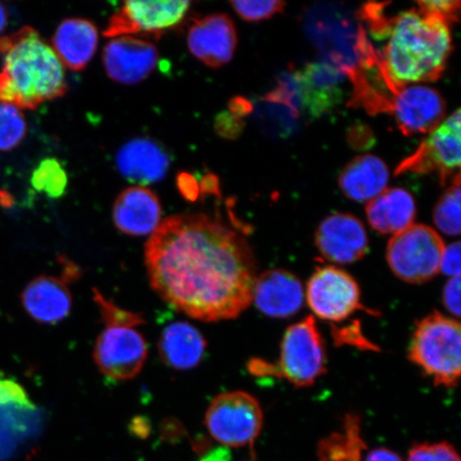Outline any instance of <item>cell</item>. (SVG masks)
I'll use <instances>...</instances> for the list:
<instances>
[{
  "label": "cell",
  "instance_id": "obj_18",
  "mask_svg": "<svg viewBox=\"0 0 461 461\" xmlns=\"http://www.w3.org/2000/svg\"><path fill=\"white\" fill-rule=\"evenodd\" d=\"M66 278L54 276H39L29 284L22 294V303L26 312L34 321L46 325H55L66 320L72 309V295L68 284L77 270L73 265L67 267Z\"/></svg>",
  "mask_w": 461,
  "mask_h": 461
},
{
  "label": "cell",
  "instance_id": "obj_40",
  "mask_svg": "<svg viewBox=\"0 0 461 461\" xmlns=\"http://www.w3.org/2000/svg\"><path fill=\"white\" fill-rule=\"evenodd\" d=\"M366 461H402L400 455L389 448L379 447L368 453Z\"/></svg>",
  "mask_w": 461,
  "mask_h": 461
},
{
  "label": "cell",
  "instance_id": "obj_36",
  "mask_svg": "<svg viewBox=\"0 0 461 461\" xmlns=\"http://www.w3.org/2000/svg\"><path fill=\"white\" fill-rule=\"evenodd\" d=\"M443 304L455 317L460 316V276L449 278L443 290Z\"/></svg>",
  "mask_w": 461,
  "mask_h": 461
},
{
  "label": "cell",
  "instance_id": "obj_5",
  "mask_svg": "<svg viewBox=\"0 0 461 461\" xmlns=\"http://www.w3.org/2000/svg\"><path fill=\"white\" fill-rule=\"evenodd\" d=\"M408 354L436 385L456 387L461 371L459 321L437 311L424 317L412 333Z\"/></svg>",
  "mask_w": 461,
  "mask_h": 461
},
{
  "label": "cell",
  "instance_id": "obj_41",
  "mask_svg": "<svg viewBox=\"0 0 461 461\" xmlns=\"http://www.w3.org/2000/svg\"><path fill=\"white\" fill-rule=\"evenodd\" d=\"M230 113L241 118L252 111V105L244 97L239 96L230 102Z\"/></svg>",
  "mask_w": 461,
  "mask_h": 461
},
{
  "label": "cell",
  "instance_id": "obj_31",
  "mask_svg": "<svg viewBox=\"0 0 461 461\" xmlns=\"http://www.w3.org/2000/svg\"><path fill=\"white\" fill-rule=\"evenodd\" d=\"M235 13L248 22H258L270 19L284 10L285 3L278 0L272 2H232Z\"/></svg>",
  "mask_w": 461,
  "mask_h": 461
},
{
  "label": "cell",
  "instance_id": "obj_45",
  "mask_svg": "<svg viewBox=\"0 0 461 461\" xmlns=\"http://www.w3.org/2000/svg\"><path fill=\"white\" fill-rule=\"evenodd\" d=\"M353 461H360V459L359 458H356Z\"/></svg>",
  "mask_w": 461,
  "mask_h": 461
},
{
  "label": "cell",
  "instance_id": "obj_19",
  "mask_svg": "<svg viewBox=\"0 0 461 461\" xmlns=\"http://www.w3.org/2000/svg\"><path fill=\"white\" fill-rule=\"evenodd\" d=\"M304 290L302 281L285 269H270L257 276L252 302L267 316L287 319L302 310Z\"/></svg>",
  "mask_w": 461,
  "mask_h": 461
},
{
  "label": "cell",
  "instance_id": "obj_16",
  "mask_svg": "<svg viewBox=\"0 0 461 461\" xmlns=\"http://www.w3.org/2000/svg\"><path fill=\"white\" fill-rule=\"evenodd\" d=\"M158 50L151 42L131 36L112 40L103 53L104 68L113 82L137 85L149 77L158 62Z\"/></svg>",
  "mask_w": 461,
  "mask_h": 461
},
{
  "label": "cell",
  "instance_id": "obj_12",
  "mask_svg": "<svg viewBox=\"0 0 461 461\" xmlns=\"http://www.w3.org/2000/svg\"><path fill=\"white\" fill-rule=\"evenodd\" d=\"M190 5V2H126L112 16L104 36L113 39L128 34L159 37L180 24Z\"/></svg>",
  "mask_w": 461,
  "mask_h": 461
},
{
  "label": "cell",
  "instance_id": "obj_23",
  "mask_svg": "<svg viewBox=\"0 0 461 461\" xmlns=\"http://www.w3.org/2000/svg\"><path fill=\"white\" fill-rule=\"evenodd\" d=\"M366 217L370 226L382 234H399L416 219V201L403 188H389L368 202Z\"/></svg>",
  "mask_w": 461,
  "mask_h": 461
},
{
  "label": "cell",
  "instance_id": "obj_39",
  "mask_svg": "<svg viewBox=\"0 0 461 461\" xmlns=\"http://www.w3.org/2000/svg\"><path fill=\"white\" fill-rule=\"evenodd\" d=\"M199 461H232V454L229 447H221L202 454Z\"/></svg>",
  "mask_w": 461,
  "mask_h": 461
},
{
  "label": "cell",
  "instance_id": "obj_30",
  "mask_svg": "<svg viewBox=\"0 0 461 461\" xmlns=\"http://www.w3.org/2000/svg\"><path fill=\"white\" fill-rule=\"evenodd\" d=\"M407 461H460L456 448L451 443H419L408 453Z\"/></svg>",
  "mask_w": 461,
  "mask_h": 461
},
{
  "label": "cell",
  "instance_id": "obj_38",
  "mask_svg": "<svg viewBox=\"0 0 461 461\" xmlns=\"http://www.w3.org/2000/svg\"><path fill=\"white\" fill-rule=\"evenodd\" d=\"M177 186L186 199L194 201L199 195V186L194 177L188 173H181L177 177Z\"/></svg>",
  "mask_w": 461,
  "mask_h": 461
},
{
  "label": "cell",
  "instance_id": "obj_24",
  "mask_svg": "<svg viewBox=\"0 0 461 461\" xmlns=\"http://www.w3.org/2000/svg\"><path fill=\"white\" fill-rule=\"evenodd\" d=\"M158 349L166 366L177 371H187L203 360L206 341L197 328L187 321H176L161 333Z\"/></svg>",
  "mask_w": 461,
  "mask_h": 461
},
{
  "label": "cell",
  "instance_id": "obj_21",
  "mask_svg": "<svg viewBox=\"0 0 461 461\" xmlns=\"http://www.w3.org/2000/svg\"><path fill=\"white\" fill-rule=\"evenodd\" d=\"M117 166L126 180L146 185L163 180L170 158L158 143L149 138H137L120 149Z\"/></svg>",
  "mask_w": 461,
  "mask_h": 461
},
{
  "label": "cell",
  "instance_id": "obj_22",
  "mask_svg": "<svg viewBox=\"0 0 461 461\" xmlns=\"http://www.w3.org/2000/svg\"><path fill=\"white\" fill-rule=\"evenodd\" d=\"M57 57L63 67L83 71L94 58L99 33L94 23L84 19H68L58 26L51 40Z\"/></svg>",
  "mask_w": 461,
  "mask_h": 461
},
{
  "label": "cell",
  "instance_id": "obj_42",
  "mask_svg": "<svg viewBox=\"0 0 461 461\" xmlns=\"http://www.w3.org/2000/svg\"><path fill=\"white\" fill-rule=\"evenodd\" d=\"M132 434L140 438H147L149 434V425L147 420L138 418L131 425Z\"/></svg>",
  "mask_w": 461,
  "mask_h": 461
},
{
  "label": "cell",
  "instance_id": "obj_13",
  "mask_svg": "<svg viewBox=\"0 0 461 461\" xmlns=\"http://www.w3.org/2000/svg\"><path fill=\"white\" fill-rule=\"evenodd\" d=\"M315 245L325 261L348 265L360 261L368 251V236L354 215L333 214L321 221L315 233Z\"/></svg>",
  "mask_w": 461,
  "mask_h": 461
},
{
  "label": "cell",
  "instance_id": "obj_28",
  "mask_svg": "<svg viewBox=\"0 0 461 461\" xmlns=\"http://www.w3.org/2000/svg\"><path fill=\"white\" fill-rule=\"evenodd\" d=\"M27 123L20 108L0 103V151H11L25 140Z\"/></svg>",
  "mask_w": 461,
  "mask_h": 461
},
{
  "label": "cell",
  "instance_id": "obj_32",
  "mask_svg": "<svg viewBox=\"0 0 461 461\" xmlns=\"http://www.w3.org/2000/svg\"><path fill=\"white\" fill-rule=\"evenodd\" d=\"M417 5L420 14L435 16L447 25L459 20L461 4L457 0H425Z\"/></svg>",
  "mask_w": 461,
  "mask_h": 461
},
{
  "label": "cell",
  "instance_id": "obj_2",
  "mask_svg": "<svg viewBox=\"0 0 461 461\" xmlns=\"http://www.w3.org/2000/svg\"><path fill=\"white\" fill-rule=\"evenodd\" d=\"M387 40L380 53L385 75L397 88L441 77L453 50L446 22L418 9L389 16L377 40Z\"/></svg>",
  "mask_w": 461,
  "mask_h": 461
},
{
  "label": "cell",
  "instance_id": "obj_34",
  "mask_svg": "<svg viewBox=\"0 0 461 461\" xmlns=\"http://www.w3.org/2000/svg\"><path fill=\"white\" fill-rule=\"evenodd\" d=\"M215 129L219 135L228 140L239 137L244 129L241 118L230 112L221 113L215 121Z\"/></svg>",
  "mask_w": 461,
  "mask_h": 461
},
{
  "label": "cell",
  "instance_id": "obj_4",
  "mask_svg": "<svg viewBox=\"0 0 461 461\" xmlns=\"http://www.w3.org/2000/svg\"><path fill=\"white\" fill-rule=\"evenodd\" d=\"M248 370L258 377L285 379L296 388L313 385L327 370L325 344L314 317H305L287 328L278 361L253 359Z\"/></svg>",
  "mask_w": 461,
  "mask_h": 461
},
{
  "label": "cell",
  "instance_id": "obj_11",
  "mask_svg": "<svg viewBox=\"0 0 461 461\" xmlns=\"http://www.w3.org/2000/svg\"><path fill=\"white\" fill-rule=\"evenodd\" d=\"M148 357V344L140 331L131 327H106L94 349V359L105 376L131 380L142 371Z\"/></svg>",
  "mask_w": 461,
  "mask_h": 461
},
{
  "label": "cell",
  "instance_id": "obj_6",
  "mask_svg": "<svg viewBox=\"0 0 461 461\" xmlns=\"http://www.w3.org/2000/svg\"><path fill=\"white\" fill-rule=\"evenodd\" d=\"M363 25L348 10L334 5H319L304 16V29L324 60L346 77L359 66Z\"/></svg>",
  "mask_w": 461,
  "mask_h": 461
},
{
  "label": "cell",
  "instance_id": "obj_20",
  "mask_svg": "<svg viewBox=\"0 0 461 461\" xmlns=\"http://www.w3.org/2000/svg\"><path fill=\"white\" fill-rule=\"evenodd\" d=\"M160 201L151 189L126 188L114 202L113 219L121 232L131 236L152 234L161 222Z\"/></svg>",
  "mask_w": 461,
  "mask_h": 461
},
{
  "label": "cell",
  "instance_id": "obj_17",
  "mask_svg": "<svg viewBox=\"0 0 461 461\" xmlns=\"http://www.w3.org/2000/svg\"><path fill=\"white\" fill-rule=\"evenodd\" d=\"M190 53L210 68H221L232 60L238 32L227 14H211L194 20L188 29Z\"/></svg>",
  "mask_w": 461,
  "mask_h": 461
},
{
  "label": "cell",
  "instance_id": "obj_43",
  "mask_svg": "<svg viewBox=\"0 0 461 461\" xmlns=\"http://www.w3.org/2000/svg\"><path fill=\"white\" fill-rule=\"evenodd\" d=\"M164 439L168 441L178 440V438L182 436L183 429L180 428V424L177 422H168L164 428Z\"/></svg>",
  "mask_w": 461,
  "mask_h": 461
},
{
  "label": "cell",
  "instance_id": "obj_1",
  "mask_svg": "<svg viewBox=\"0 0 461 461\" xmlns=\"http://www.w3.org/2000/svg\"><path fill=\"white\" fill-rule=\"evenodd\" d=\"M146 267L155 293L194 320H233L252 303L258 276L251 247L210 216L166 218L148 240Z\"/></svg>",
  "mask_w": 461,
  "mask_h": 461
},
{
  "label": "cell",
  "instance_id": "obj_26",
  "mask_svg": "<svg viewBox=\"0 0 461 461\" xmlns=\"http://www.w3.org/2000/svg\"><path fill=\"white\" fill-rule=\"evenodd\" d=\"M460 175L454 178L451 187L447 188L438 201L434 212V221L438 229L448 236L460 233Z\"/></svg>",
  "mask_w": 461,
  "mask_h": 461
},
{
  "label": "cell",
  "instance_id": "obj_29",
  "mask_svg": "<svg viewBox=\"0 0 461 461\" xmlns=\"http://www.w3.org/2000/svg\"><path fill=\"white\" fill-rule=\"evenodd\" d=\"M94 299L100 309L102 320L105 322L106 327L135 328L146 321L141 314L131 312V311L118 307L113 302L108 301L96 288L94 290Z\"/></svg>",
  "mask_w": 461,
  "mask_h": 461
},
{
  "label": "cell",
  "instance_id": "obj_10",
  "mask_svg": "<svg viewBox=\"0 0 461 461\" xmlns=\"http://www.w3.org/2000/svg\"><path fill=\"white\" fill-rule=\"evenodd\" d=\"M307 302L319 319L341 322L365 309L361 291L353 276L336 267L316 268L307 285Z\"/></svg>",
  "mask_w": 461,
  "mask_h": 461
},
{
  "label": "cell",
  "instance_id": "obj_15",
  "mask_svg": "<svg viewBox=\"0 0 461 461\" xmlns=\"http://www.w3.org/2000/svg\"><path fill=\"white\" fill-rule=\"evenodd\" d=\"M302 112L317 119L330 113L344 97L346 75L337 67L325 61L311 62L294 71Z\"/></svg>",
  "mask_w": 461,
  "mask_h": 461
},
{
  "label": "cell",
  "instance_id": "obj_25",
  "mask_svg": "<svg viewBox=\"0 0 461 461\" xmlns=\"http://www.w3.org/2000/svg\"><path fill=\"white\" fill-rule=\"evenodd\" d=\"M389 169L383 159L371 154L356 158L339 176V185L346 197L370 202L387 189Z\"/></svg>",
  "mask_w": 461,
  "mask_h": 461
},
{
  "label": "cell",
  "instance_id": "obj_9",
  "mask_svg": "<svg viewBox=\"0 0 461 461\" xmlns=\"http://www.w3.org/2000/svg\"><path fill=\"white\" fill-rule=\"evenodd\" d=\"M460 111L457 109L429 132L416 152L397 166L395 176L437 172L442 185H446L460 175Z\"/></svg>",
  "mask_w": 461,
  "mask_h": 461
},
{
  "label": "cell",
  "instance_id": "obj_8",
  "mask_svg": "<svg viewBox=\"0 0 461 461\" xmlns=\"http://www.w3.org/2000/svg\"><path fill=\"white\" fill-rule=\"evenodd\" d=\"M263 409L255 396L244 391L215 397L205 414L210 435L226 447L252 446L263 429Z\"/></svg>",
  "mask_w": 461,
  "mask_h": 461
},
{
  "label": "cell",
  "instance_id": "obj_44",
  "mask_svg": "<svg viewBox=\"0 0 461 461\" xmlns=\"http://www.w3.org/2000/svg\"><path fill=\"white\" fill-rule=\"evenodd\" d=\"M8 24V14L7 10L3 5H0V33H2Z\"/></svg>",
  "mask_w": 461,
  "mask_h": 461
},
{
  "label": "cell",
  "instance_id": "obj_3",
  "mask_svg": "<svg viewBox=\"0 0 461 461\" xmlns=\"http://www.w3.org/2000/svg\"><path fill=\"white\" fill-rule=\"evenodd\" d=\"M67 91L65 67L36 29L0 38V103L33 111Z\"/></svg>",
  "mask_w": 461,
  "mask_h": 461
},
{
  "label": "cell",
  "instance_id": "obj_27",
  "mask_svg": "<svg viewBox=\"0 0 461 461\" xmlns=\"http://www.w3.org/2000/svg\"><path fill=\"white\" fill-rule=\"evenodd\" d=\"M68 175L59 160L46 158L34 169L32 184L39 193H44L50 198H60L68 187Z\"/></svg>",
  "mask_w": 461,
  "mask_h": 461
},
{
  "label": "cell",
  "instance_id": "obj_35",
  "mask_svg": "<svg viewBox=\"0 0 461 461\" xmlns=\"http://www.w3.org/2000/svg\"><path fill=\"white\" fill-rule=\"evenodd\" d=\"M460 243L456 241L449 246H446L443 251L440 272L445 273L449 278L460 276Z\"/></svg>",
  "mask_w": 461,
  "mask_h": 461
},
{
  "label": "cell",
  "instance_id": "obj_7",
  "mask_svg": "<svg viewBox=\"0 0 461 461\" xmlns=\"http://www.w3.org/2000/svg\"><path fill=\"white\" fill-rule=\"evenodd\" d=\"M446 245L436 230L412 224L393 235L387 248V262L397 278L411 285L425 284L440 273Z\"/></svg>",
  "mask_w": 461,
  "mask_h": 461
},
{
  "label": "cell",
  "instance_id": "obj_37",
  "mask_svg": "<svg viewBox=\"0 0 461 461\" xmlns=\"http://www.w3.org/2000/svg\"><path fill=\"white\" fill-rule=\"evenodd\" d=\"M333 333L334 338H336V341L341 344L357 345L360 348L377 349L376 346L368 343L365 337L362 336V332L360 331V327L358 325H353L345 328V330H339Z\"/></svg>",
  "mask_w": 461,
  "mask_h": 461
},
{
  "label": "cell",
  "instance_id": "obj_33",
  "mask_svg": "<svg viewBox=\"0 0 461 461\" xmlns=\"http://www.w3.org/2000/svg\"><path fill=\"white\" fill-rule=\"evenodd\" d=\"M32 405L26 391L14 380L0 379V407Z\"/></svg>",
  "mask_w": 461,
  "mask_h": 461
},
{
  "label": "cell",
  "instance_id": "obj_14",
  "mask_svg": "<svg viewBox=\"0 0 461 461\" xmlns=\"http://www.w3.org/2000/svg\"><path fill=\"white\" fill-rule=\"evenodd\" d=\"M447 103L430 86H403L394 95L392 115L405 136L426 134L434 131L445 119Z\"/></svg>",
  "mask_w": 461,
  "mask_h": 461
}]
</instances>
